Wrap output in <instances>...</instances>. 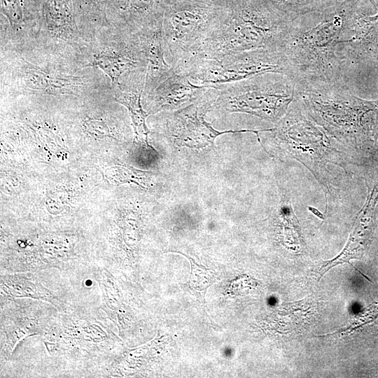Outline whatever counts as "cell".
Listing matches in <instances>:
<instances>
[{
    "instance_id": "cell-8",
    "label": "cell",
    "mask_w": 378,
    "mask_h": 378,
    "mask_svg": "<svg viewBox=\"0 0 378 378\" xmlns=\"http://www.w3.org/2000/svg\"><path fill=\"white\" fill-rule=\"evenodd\" d=\"M218 15L204 7L172 10L162 18V38L167 61L172 68L184 59L205 37Z\"/></svg>"
},
{
    "instance_id": "cell-14",
    "label": "cell",
    "mask_w": 378,
    "mask_h": 378,
    "mask_svg": "<svg viewBox=\"0 0 378 378\" xmlns=\"http://www.w3.org/2000/svg\"><path fill=\"white\" fill-rule=\"evenodd\" d=\"M144 84V81H138L115 89L113 99L127 109L137 143L150 148L148 141L150 132L146 123L148 114L141 104Z\"/></svg>"
},
{
    "instance_id": "cell-11",
    "label": "cell",
    "mask_w": 378,
    "mask_h": 378,
    "mask_svg": "<svg viewBox=\"0 0 378 378\" xmlns=\"http://www.w3.org/2000/svg\"><path fill=\"white\" fill-rule=\"evenodd\" d=\"M209 87L195 85L186 74L174 71L153 91L143 96L149 105L148 114L184 107L201 97Z\"/></svg>"
},
{
    "instance_id": "cell-9",
    "label": "cell",
    "mask_w": 378,
    "mask_h": 378,
    "mask_svg": "<svg viewBox=\"0 0 378 378\" xmlns=\"http://www.w3.org/2000/svg\"><path fill=\"white\" fill-rule=\"evenodd\" d=\"M216 90L209 85L206 92L194 102L172 112L167 119V132L177 146L190 148H203L213 146L217 136L228 133L251 132L256 134L265 130L218 131L205 120V115L212 108Z\"/></svg>"
},
{
    "instance_id": "cell-10",
    "label": "cell",
    "mask_w": 378,
    "mask_h": 378,
    "mask_svg": "<svg viewBox=\"0 0 378 378\" xmlns=\"http://www.w3.org/2000/svg\"><path fill=\"white\" fill-rule=\"evenodd\" d=\"M1 50L29 51L37 38L41 0H1Z\"/></svg>"
},
{
    "instance_id": "cell-2",
    "label": "cell",
    "mask_w": 378,
    "mask_h": 378,
    "mask_svg": "<svg viewBox=\"0 0 378 378\" xmlns=\"http://www.w3.org/2000/svg\"><path fill=\"white\" fill-rule=\"evenodd\" d=\"M345 20L332 17L302 25L290 22L279 50L296 85L343 83L340 59Z\"/></svg>"
},
{
    "instance_id": "cell-1",
    "label": "cell",
    "mask_w": 378,
    "mask_h": 378,
    "mask_svg": "<svg viewBox=\"0 0 378 378\" xmlns=\"http://www.w3.org/2000/svg\"><path fill=\"white\" fill-rule=\"evenodd\" d=\"M97 68L81 66L36 50H1V88L19 95L83 98L114 89Z\"/></svg>"
},
{
    "instance_id": "cell-17",
    "label": "cell",
    "mask_w": 378,
    "mask_h": 378,
    "mask_svg": "<svg viewBox=\"0 0 378 378\" xmlns=\"http://www.w3.org/2000/svg\"><path fill=\"white\" fill-rule=\"evenodd\" d=\"M171 252L180 253L190 260L191 272L186 286L190 292L195 295L201 302L204 303L207 289L215 281V273L203 265L197 264L194 259L185 253L179 251Z\"/></svg>"
},
{
    "instance_id": "cell-12",
    "label": "cell",
    "mask_w": 378,
    "mask_h": 378,
    "mask_svg": "<svg viewBox=\"0 0 378 378\" xmlns=\"http://www.w3.org/2000/svg\"><path fill=\"white\" fill-rule=\"evenodd\" d=\"M378 202V183L370 190L366 202L359 211L353 230L342 252L336 258L323 262L317 270L322 276L330 268L350 259L359 258L368 247L374 230V214Z\"/></svg>"
},
{
    "instance_id": "cell-3",
    "label": "cell",
    "mask_w": 378,
    "mask_h": 378,
    "mask_svg": "<svg viewBox=\"0 0 378 378\" xmlns=\"http://www.w3.org/2000/svg\"><path fill=\"white\" fill-rule=\"evenodd\" d=\"M290 22L286 18L250 6L218 15L205 37L175 66L257 49L279 50Z\"/></svg>"
},
{
    "instance_id": "cell-6",
    "label": "cell",
    "mask_w": 378,
    "mask_h": 378,
    "mask_svg": "<svg viewBox=\"0 0 378 378\" xmlns=\"http://www.w3.org/2000/svg\"><path fill=\"white\" fill-rule=\"evenodd\" d=\"M174 70L186 74L194 84L200 85L234 83L266 73L286 74L284 58L278 49H257L199 59Z\"/></svg>"
},
{
    "instance_id": "cell-15",
    "label": "cell",
    "mask_w": 378,
    "mask_h": 378,
    "mask_svg": "<svg viewBox=\"0 0 378 378\" xmlns=\"http://www.w3.org/2000/svg\"><path fill=\"white\" fill-rule=\"evenodd\" d=\"M106 178L114 184L133 183L144 188L153 185L155 174L151 172L136 169L128 165H115L104 170Z\"/></svg>"
},
{
    "instance_id": "cell-19",
    "label": "cell",
    "mask_w": 378,
    "mask_h": 378,
    "mask_svg": "<svg viewBox=\"0 0 378 378\" xmlns=\"http://www.w3.org/2000/svg\"><path fill=\"white\" fill-rule=\"evenodd\" d=\"M108 0H79L81 6L90 14L103 15L106 12Z\"/></svg>"
},
{
    "instance_id": "cell-16",
    "label": "cell",
    "mask_w": 378,
    "mask_h": 378,
    "mask_svg": "<svg viewBox=\"0 0 378 378\" xmlns=\"http://www.w3.org/2000/svg\"><path fill=\"white\" fill-rule=\"evenodd\" d=\"M1 281V288L11 296H34L50 301V293L37 281L33 282L20 276H7Z\"/></svg>"
},
{
    "instance_id": "cell-13",
    "label": "cell",
    "mask_w": 378,
    "mask_h": 378,
    "mask_svg": "<svg viewBox=\"0 0 378 378\" xmlns=\"http://www.w3.org/2000/svg\"><path fill=\"white\" fill-rule=\"evenodd\" d=\"M147 62L143 96L153 91L172 74L174 69L167 61L162 38V20L137 33Z\"/></svg>"
},
{
    "instance_id": "cell-18",
    "label": "cell",
    "mask_w": 378,
    "mask_h": 378,
    "mask_svg": "<svg viewBox=\"0 0 378 378\" xmlns=\"http://www.w3.org/2000/svg\"><path fill=\"white\" fill-rule=\"evenodd\" d=\"M82 128L85 132L96 139L115 137L113 129L102 118L86 115L82 121Z\"/></svg>"
},
{
    "instance_id": "cell-5",
    "label": "cell",
    "mask_w": 378,
    "mask_h": 378,
    "mask_svg": "<svg viewBox=\"0 0 378 378\" xmlns=\"http://www.w3.org/2000/svg\"><path fill=\"white\" fill-rule=\"evenodd\" d=\"M92 42L82 26L77 0H41L39 31L31 50L84 68Z\"/></svg>"
},
{
    "instance_id": "cell-7",
    "label": "cell",
    "mask_w": 378,
    "mask_h": 378,
    "mask_svg": "<svg viewBox=\"0 0 378 378\" xmlns=\"http://www.w3.org/2000/svg\"><path fill=\"white\" fill-rule=\"evenodd\" d=\"M99 69L118 89L122 80L133 73L147 69V62L137 34L108 29L98 35L85 66Z\"/></svg>"
},
{
    "instance_id": "cell-4",
    "label": "cell",
    "mask_w": 378,
    "mask_h": 378,
    "mask_svg": "<svg viewBox=\"0 0 378 378\" xmlns=\"http://www.w3.org/2000/svg\"><path fill=\"white\" fill-rule=\"evenodd\" d=\"M214 86L216 94L212 107L272 122L283 116L297 94L295 82L281 73H266Z\"/></svg>"
}]
</instances>
